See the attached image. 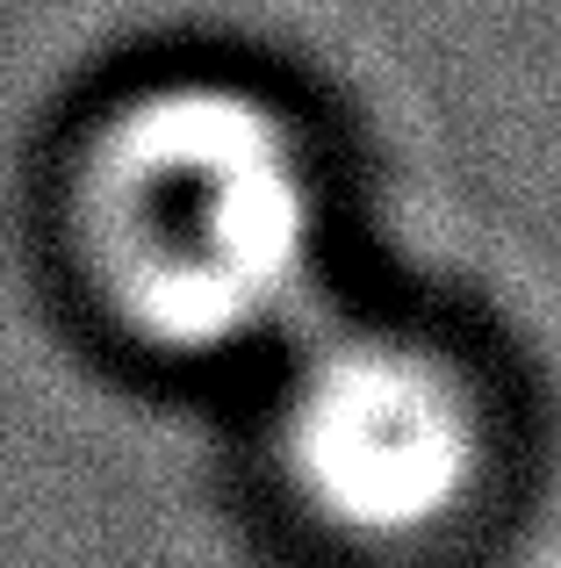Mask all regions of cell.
<instances>
[{"mask_svg": "<svg viewBox=\"0 0 561 568\" xmlns=\"http://www.w3.org/2000/svg\"><path fill=\"white\" fill-rule=\"evenodd\" d=\"M267 475L288 526L338 568H432L490 518L497 425L468 367L389 324L288 338Z\"/></svg>", "mask_w": 561, "mask_h": 568, "instance_id": "cell-2", "label": "cell"}, {"mask_svg": "<svg viewBox=\"0 0 561 568\" xmlns=\"http://www.w3.org/2000/svg\"><path fill=\"white\" fill-rule=\"evenodd\" d=\"M65 252L86 303L144 353L288 346L324 274V181L274 94L166 72L115 94L65 166Z\"/></svg>", "mask_w": 561, "mask_h": 568, "instance_id": "cell-1", "label": "cell"}]
</instances>
